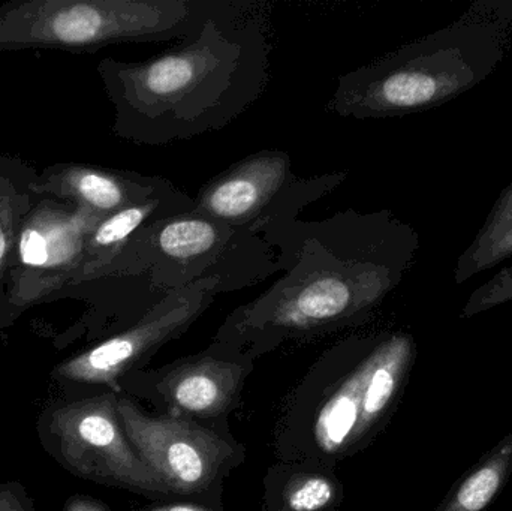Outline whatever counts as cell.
Listing matches in <instances>:
<instances>
[{
	"label": "cell",
	"instance_id": "15",
	"mask_svg": "<svg viewBox=\"0 0 512 511\" xmlns=\"http://www.w3.org/2000/svg\"><path fill=\"white\" fill-rule=\"evenodd\" d=\"M38 171L18 155H0V309L8 308L6 287L24 219L38 195Z\"/></svg>",
	"mask_w": 512,
	"mask_h": 511
},
{
	"label": "cell",
	"instance_id": "18",
	"mask_svg": "<svg viewBox=\"0 0 512 511\" xmlns=\"http://www.w3.org/2000/svg\"><path fill=\"white\" fill-rule=\"evenodd\" d=\"M336 498V486L327 477L307 476L292 482L285 491V503L291 511H318Z\"/></svg>",
	"mask_w": 512,
	"mask_h": 511
},
{
	"label": "cell",
	"instance_id": "9",
	"mask_svg": "<svg viewBox=\"0 0 512 511\" xmlns=\"http://www.w3.org/2000/svg\"><path fill=\"white\" fill-rule=\"evenodd\" d=\"M119 414L135 452L170 491L191 494L209 488L233 452L209 429L174 417L147 416L131 401H120Z\"/></svg>",
	"mask_w": 512,
	"mask_h": 511
},
{
	"label": "cell",
	"instance_id": "3",
	"mask_svg": "<svg viewBox=\"0 0 512 511\" xmlns=\"http://www.w3.org/2000/svg\"><path fill=\"white\" fill-rule=\"evenodd\" d=\"M511 42L512 0H477L444 29L346 72L325 108L355 120L435 110L487 80Z\"/></svg>",
	"mask_w": 512,
	"mask_h": 511
},
{
	"label": "cell",
	"instance_id": "21",
	"mask_svg": "<svg viewBox=\"0 0 512 511\" xmlns=\"http://www.w3.org/2000/svg\"><path fill=\"white\" fill-rule=\"evenodd\" d=\"M84 511H99V510H96V509H87V510H84Z\"/></svg>",
	"mask_w": 512,
	"mask_h": 511
},
{
	"label": "cell",
	"instance_id": "8",
	"mask_svg": "<svg viewBox=\"0 0 512 511\" xmlns=\"http://www.w3.org/2000/svg\"><path fill=\"white\" fill-rule=\"evenodd\" d=\"M415 356L417 344L409 333H388L378 339L319 411L315 438L321 450L343 452L376 428L399 399Z\"/></svg>",
	"mask_w": 512,
	"mask_h": 511
},
{
	"label": "cell",
	"instance_id": "16",
	"mask_svg": "<svg viewBox=\"0 0 512 511\" xmlns=\"http://www.w3.org/2000/svg\"><path fill=\"white\" fill-rule=\"evenodd\" d=\"M512 476V432L469 468L435 511H486Z\"/></svg>",
	"mask_w": 512,
	"mask_h": 511
},
{
	"label": "cell",
	"instance_id": "7",
	"mask_svg": "<svg viewBox=\"0 0 512 511\" xmlns=\"http://www.w3.org/2000/svg\"><path fill=\"white\" fill-rule=\"evenodd\" d=\"M101 216L86 207L38 197L24 219L8 287L9 309H24L68 290L83 263L84 245Z\"/></svg>",
	"mask_w": 512,
	"mask_h": 511
},
{
	"label": "cell",
	"instance_id": "13",
	"mask_svg": "<svg viewBox=\"0 0 512 511\" xmlns=\"http://www.w3.org/2000/svg\"><path fill=\"white\" fill-rule=\"evenodd\" d=\"M194 210V198L174 186L165 194L99 219L98 224L90 230L89 236H87L83 263H81L75 278L72 279L68 290L87 284L96 272L107 266L119 254L120 249L141 228L152 224V222L182 215V213L194 212Z\"/></svg>",
	"mask_w": 512,
	"mask_h": 511
},
{
	"label": "cell",
	"instance_id": "5",
	"mask_svg": "<svg viewBox=\"0 0 512 511\" xmlns=\"http://www.w3.org/2000/svg\"><path fill=\"white\" fill-rule=\"evenodd\" d=\"M216 0H8L0 3V53H95L128 42L183 41Z\"/></svg>",
	"mask_w": 512,
	"mask_h": 511
},
{
	"label": "cell",
	"instance_id": "12",
	"mask_svg": "<svg viewBox=\"0 0 512 511\" xmlns=\"http://www.w3.org/2000/svg\"><path fill=\"white\" fill-rule=\"evenodd\" d=\"M75 435L86 450L89 465L99 476L110 477L143 492H170L123 437L110 399L90 404L75 420Z\"/></svg>",
	"mask_w": 512,
	"mask_h": 511
},
{
	"label": "cell",
	"instance_id": "17",
	"mask_svg": "<svg viewBox=\"0 0 512 511\" xmlns=\"http://www.w3.org/2000/svg\"><path fill=\"white\" fill-rule=\"evenodd\" d=\"M512 257V182L499 194L471 245L462 252L454 269L457 285Z\"/></svg>",
	"mask_w": 512,
	"mask_h": 511
},
{
	"label": "cell",
	"instance_id": "4",
	"mask_svg": "<svg viewBox=\"0 0 512 511\" xmlns=\"http://www.w3.org/2000/svg\"><path fill=\"white\" fill-rule=\"evenodd\" d=\"M279 272L276 252L262 237L194 210L141 228L89 282L147 278L167 297L209 279L221 282L224 293L243 290Z\"/></svg>",
	"mask_w": 512,
	"mask_h": 511
},
{
	"label": "cell",
	"instance_id": "6",
	"mask_svg": "<svg viewBox=\"0 0 512 511\" xmlns=\"http://www.w3.org/2000/svg\"><path fill=\"white\" fill-rule=\"evenodd\" d=\"M345 179L346 173L300 177L288 153L262 150L210 179L194 198L195 212L264 239Z\"/></svg>",
	"mask_w": 512,
	"mask_h": 511
},
{
	"label": "cell",
	"instance_id": "1",
	"mask_svg": "<svg viewBox=\"0 0 512 511\" xmlns=\"http://www.w3.org/2000/svg\"><path fill=\"white\" fill-rule=\"evenodd\" d=\"M270 5L216 0L200 29L137 62L96 66L114 107L111 132L138 146H168L236 122L270 84Z\"/></svg>",
	"mask_w": 512,
	"mask_h": 511
},
{
	"label": "cell",
	"instance_id": "2",
	"mask_svg": "<svg viewBox=\"0 0 512 511\" xmlns=\"http://www.w3.org/2000/svg\"><path fill=\"white\" fill-rule=\"evenodd\" d=\"M264 240L283 275L231 315L224 330L237 338L309 335L366 320L402 284L420 249L417 230L390 210L298 218Z\"/></svg>",
	"mask_w": 512,
	"mask_h": 511
},
{
	"label": "cell",
	"instance_id": "20",
	"mask_svg": "<svg viewBox=\"0 0 512 511\" xmlns=\"http://www.w3.org/2000/svg\"><path fill=\"white\" fill-rule=\"evenodd\" d=\"M152 511H210L200 506H191V504H177V506L159 507Z\"/></svg>",
	"mask_w": 512,
	"mask_h": 511
},
{
	"label": "cell",
	"instance_id": "19",
	"mask_svg": "<svg viewBox=\"0 0 512 511\" xmlns=\"http://www.w3.org/2000/svg\"><path fill=\"white\" fill-rule=\"evenodd\" d=\"M512 302V266L504 267L469 296L460 317L472 318Z\"/></svg>",
	"mask_w": 512,
	"mask_h": 511
},
{
	"label": "cell",
	"instance_id": "11",
	"mask_svg": "<svg viewBox=\"0 0 512 511\" xmlns=\"http://www.w3.org/2000/svg\"><path fill=\"white\" fill-rule=\"evenodd\" d=\"M174 186L164 177L144 176L137 171L62 162L38 173L33 191L38 197L69 201L105 218L165 194Z\"/></svg>",
	"mask_w": 512,
	"mask_h": 511
},
{
	"label": "cell",
	"instance_id": "10",
	"mask_svg": "<svg viewBox=\"0 0 512 511\" xmlns=\"http://www.w3.org/2000/svg\"><path fill=\"white\" fill-rule=\"evenodd\" d=\"M219 293H224L221 282L209 279L168 294L134 326L81 354L62 372L74 380L114 383L120 372L185 332Z\"/></svg>",
	"mask_w": 512,
	"mask_h": 511
},
{
	"label": "cell",
	"instance_id": "14",
	"mask_svg": "<svg viewBox=\"0 0 512 511\" xmlns=\"http://www.w3.org/2000/svg\"><path fill=\"white\" fill-rule=\"evenodd\" d=\"M243 366L206 356L171 371L162 383L167 401L194 416L224 413L242 381Z\"/></svg>",
	"mask_w": 512,
	"mask_h": 511
}]
</instances>
